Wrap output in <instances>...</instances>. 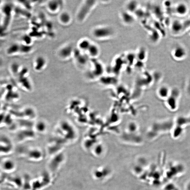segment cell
Returning <instances> with one entry per match:
<instances>
[{"label": "cell", "instance_id": "277c9868", "mask_svg": "<svg viewBox=\"0 0 190 190\" xmlns=\"http://www.w3.org/2000/svg\"><path fill=\"white\" fill-rule=\"evenodd\" d=\"M3 10L4 13L5 14V17L3 24L1 28V33L5 32L9 24L11 18L12 5L10 4L5 5V6L4 7Z\"/></svg>", "mask_w": 190, "mask_h": 190}, {"label": "cell", "instance_id": "44dd1931", "mask_svg": "<svg viewBox=\"0 0 190 190\" xmlns=\"http://www.w3.org/2000/svg\"><path fill=\"white\" fill-rule=\"evenodd\" d=\"M189 85H190V83ZM189 92H190V88L189 89Z\"/></svg>", "mask_w": 190, "mask_h": 190}, {"label": "cell", "instance_id": "52a82bcc", "mask_svg": "<svg viewBox=\"0 0 190 190\" xmlns=\"http://www.w3.org/2000/svg\"><path fill=\"white\" fill-rule=\"evenodd\" d=\"M179 95V90L176 89H174L172 91L171 96L167 101L168 104L171 109H175L176 108L177 99Z\"/></svg>", "mask_w": 190, "mask_h": 190}, {"label": "cell", "instance_id": "8fae6325", "mask_svg": "<svg viewBox=\"0 0 190 190\" xmlns=\"http://www.w3.org/2000/svg\"><path fill=\"white\" fill-rule=\"evenodd\" d=\"M46 59L42 57H39L36 59L35 62V68L36 70H42L46 65Z\"/></svg>", "mask_w": 190, "mask_h": 190}, {"label": "cell", "instance_id": "2e32d148", "mask_svg": "<svg viewBox=\"0 0 190 190\" xmlns=\"http://www.w3.org/2000/svg\"><path fill=\"white\" fill-rule=\"evenodd\" d=\"M59 19L61 23L64 24H67L71 20V16L67 12H63L60 16Z\"/></svg>", "mask_w": 190, "mask_h": 190}, {"label": "cell", "instance_id": "5bb4252c", "mask_svg": "<svg viewBox=\"0 0 190 190\" xmlns=\"http://www.w3.org/2000/svg\"><path fill=\"white\" fill-rule=\"evenodd\" d=\"M60 6V3L57 1H50L49 2L47 5L48 9L52 12H56L58 10Z\"/></svg>", "mask_w": 190, "mask_h": 190}, {"label": "cell", "instance_id": "6da1fadb", "mask_svg": "<svg viewBox=\"0 0 190 190\" xmlns=\"http://www.w3.org/2000/svg\"><path fill=\"white\" fill-rule=\"evenodd\" d=\"M92 34L94 37L96 39H106L111 37L114 35V30L110 27H100L94 29Z\"/></svg>", "mask_w": 190, "mask_h": 190}, {"label": "cell", "instance_id": "7c38bea8", "mask_svg": "<svg viewBox=\"0 0 190 190\" xmlns=\"http://www.w3.org/2000/svg\"><path fill=\"white\" fill-rule=\"evenodd\" d=\"M87 51L89 55L93 57H98L100 53V49L98 46L93 43H91Z\"/></svg>", "mask_w": 190, "mask_h": 190}, {"label": "cell", "instance_id": "3957f363", "mask_svg": "<svg viewBox=\"0 0 190 190\" xmlns=\"http://www.w3.org/2000/svg\"><path fill=\"white\" fill-rule=\"evenodd\" d=\"M32 49L31 46L29 45L14 44L11 46L7 50L9 54H13L17 52L28 53Z\"/></svg>", "mask_w": 190, "mask_h": 190}, {"label": "cell", "instance_id": "4fadbf2b", "mask_svg": "<svg viewBox=\"0 0 190 190\" xmlns=\"http://www.w3.org/2000/svg\"><path fill=\"white\" fill-rule=\"evenodd\" d=\"M122 20L124 22L128 24H131L134 22V18L133 17L130 13L128 12H123L122 14Z\"/></svg>", "mask_w": 190, "mask_h": 190}, {"label": "cell", "instance_id": "e0dca14e", "mask_svg": "<svg viewBox=\"0 0 190 190\" xmlns=\"http://www.w3.org/2000/svg\"><path fill=\"white\" fill-rule=\"evenodd\" d=\"M177 123L178 126L181 127L184 125L190 123V117L188 118L181 117L177 119Z\"/></svg>", "mask_w": 190, "mask_h": 190}, {"label": "cell", "instance_id": "9c48e42d", "mask_svg": "<svg viewBox=\"0 0 190 190\" xmlns=\"http://www.w3.org/2000/svg\"><path fill=\"white\" fill-rule=\"evenodd\" d=\"M1 166L2 169L7 172L12 171L16 168L15 163L13 161L9 159L3 161Z\"/></svg>", "mask_w": 190, "mask_h": 190}, {"label": "cell", "instance_id": "30bf717a", "mask_svg": "<svg viewBox=\"0 0 190 190\" xmlns=\"http://www.w3.org/2000/svg\"><path fill=\"white\" fill-rule=\"evenodd\" d=\"M74 54L77 62L81 65L86 64L87 62V58L81 54L80 51L74 50Z\"/></svg>", "mask_w": 190, "mask_h": 190}, {"label": "cell", "instance_id": "d6986e66", "mask_svg": "<svg viewBox=\"0 0 190 190\" xmlns=\"http://www.w3.org/2000/svg\"><path fill=\"white\" fill-rule=\"evenodd\" d=\"M160 95L163 97H166L168 95L169 90L166 87H163L160 90Z\"/></svg>", "mask_w": 190, "mask_h": 190}, {"label": "cell", "instance_id": "ffe728a7", "mask_svg": "<svg viewBox=\"0 0 190 190\" xmlns=\"http://www.w3.org/2000/svg\"><path fill=\"white\" fill-rule=\"evenodd\" d=\"M3 161H1V159L0 158V164H1L2 162Z\"/></svg>", "mask_w": 190, "mask_h": 190}, {"label": "cell", "instance_id": "ac0fdd59", "mask_svg": "<svg viewBox=\"0 0 190 190\" xmlns=\"http://www.w3.org/2000/svg\"><path fill=\"white\" fill-rule=\"evenodd\" d=\"M137 3H135L134 1H133V2H130L127 5V8L128 11H131V12H132L133 11H134L135 9L137 8Z\"/></svg>", "mask_w": 190, "mask_h": 190}, {"label": "cell", "instance_id": "5b68a950", "mask_svg": "<svg viewBox=\"0 0 190 190\" xmlns=\"http://www.w3.org/2000/svg\"><path fill=\"white\" fill-rule=\"evenodd\" d=\"M172 55L176 60H181L185 58L187 55V52L184 47L178 46L173 50Z\"/></svg>", "mask_w": 190, "mask_h": 190}, {"label": "cell", "instance_id": "7a4b0ae2", "mask_svg": "<svg viewBox=\"0 0 190 190\" xmlns=\"http://www.w3.org/2000/svg\"><path fill=\"white\" fill-rule=\"evenodd\" d=\"M95 1H87L83 4L77 14V19L79 21H83L86 19L95 6Z\"/></svg>", "mask_w": 190, "mask_h": 190}, {"label": "cell", "instance_id": "ba28073f", "mask_svg": "<svg viewBox=\"0 0 190 190\" xmlns=\"http://www.w3.org/2000/svg\"><path fill=\"white\" fill-rule=\"evenodd\" d=\"M74 50L73 47L71 45H68L64 47L60 50V56L63 59L68 58L74 54Z\"/></svg>", "mask_w": 190, "mask_h": 190}, {"label": "cell", "instance_id": "8992f818", "mask_svg": "<svg viewBox=\"0 0 190 190\" xmlns=\"http://www.w3.org/2000/svg\"><path fill=\"white\" fill-rule=\"evenodd\" d=\"M173 11L174 13L177 16H184L188 14L189 8L185 3L181 2L175 5Z\"/></svg>", "mask_w": 190, "mask_h": 190}, {"label": "cell", "instance_id": "9a60e30c", "mask_svg": "<svg viewBox=\"0 0 190 190\" xmlns=\"http://www.w3.org/2000/svg\"><path fill=\"white\" fill-rule=\"evenodd\" d=\"M91 43L89 40L84 39L80 42L78 45L79 47L81 50L87 51Z\"/></svg>", "mask_w": 190, "mask_h": 190}]
</instances>
